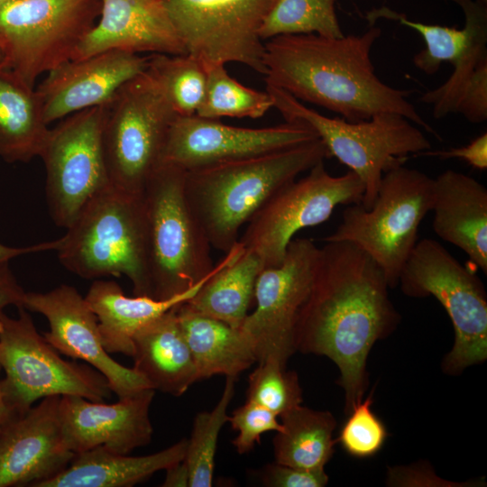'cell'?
<instances>
[{
    "label": "cell",
    "mask_w": 487,
    "mask_h": 487,
    "mask_svg": "<svg viewBox=\"0 0 487 487\" xmlns=\"http://www.w3.org/2000/svg\"><path fill=\"white\" fill-rule=\"evenodd\" d=\"M451 1L462 9L467 32L465 46L452 64L450 77L420 97L441 119L460 114L473 124L487 119V4L479 0Z\"/></svg>",
    "instance_id": "7402d4cb"
},
{
    "label": "cell",
    "mask_w": 487,
    "mask_h": 487,
    "mask_svg": "<svg viewBox=\"0 0 487 487\" xmlns=\"http://www.w3.org/2000/svg\"><path fill=\"white\" fill-rule=\"evenodd\" d=\"M246 400L255 402L278 417L303 402L296 372L273 360L258 363L248 379Z\"/></svg>",
    "instance_id": "d590c367"
},
{
    "label": "cell",
    "mask_w": 487,
    "mask_h": 487,
    "mask_svg": "<svg viewBox=\"0 0 487 487\" xmlns=\"http://www.w3.org/2000/svg\"><path fill=\"white\" fill-rule=\"evenodd\" d=\"M318 253L311 239H292L282 262L259 274L255 309L240 327L253 345L257 363L270 359L287 367L296 352L295 324L309 293Z\"/></svg>",
    "instance_id": "9a60e30c"
},
{
    "label": "cell",
    "mask_w": 487,
    "mask_h": 487,
    "mask_svg": "<svg viewBox=\"0 0 487 487\" xmlns=\"http://www.w3.org/2000/svg\"><path fill=\"white\" fill-rule=\"evenodd\" d=\"M317 139L308 127L285 122L262 127H238L218 119L175 116L164 142L161 162L185 171L266 154Z\"/></svg>",
    "instance_id": "2e32d148"
},
{
    "label": "cell",
    "mask_w": 487,
    "mask_h": 487,
    "mask_svg": "<svg viewBox=\"0 0 487 487\" xmlns=\"http://www.w3.org/2000/svg\"><path fill=\"white\" fill-rule=\"evenodd\" d=\"M56 252L60 263L81 278L124 275L134 296L151 297L142 194L108 185L84 206Z\"/></svg>",
    "instance_id": "277c9868"
},
{
    "label": "cell",
    "mask_w": 487,
    "mask_h": 487,
    "mask_svg": "<svg viewBox=\"0 0 487 487\" xmlns=\"http://www.w3.org/2000/svg\"><path fill=\"white\" fill-rule=\"evenodd\" d=\"M308 171L271 196L238 240L244 250L261 258L265 268L282 262L297 232L324 223L340 205L362 202L364 186L352 170L332 176L321 161Z\"/></svg>",
    "instance_id": "7c38bea8"
},
{
    "label": "cell",
    "mask_w": 487,
    "mask_h": 487,
    "mask_svg": "<svg viewBox=\"0 0 487 487\" xmlns=\"http://www.w3.org/2000/svg\"><path fill=\"white\" fill-rule=\"evenodd\" d=\"M381 35V30L372 26L359 35L310 33L270 39L264 41L266 84L350 122L395 113L440 138L408 100L413 90L392 87L375 73L371 51Z\"/></svg>",
    "instance_id": "7a4b0ae2"
},
{
    "label": "cell",
    "mask_w": 487,
    "mask_h": 487,
    "mask_svg": "<svg viewBox=\"0 0 487 487\" xmlns=\"http://www.w3.org/2000/svg\"><path fill=\"white\" fill-rule=\"evenodd\" d=\"M34 87L9 69L0 71V156L28 162L40 156L50 132Z\"/></svg>",
    "instance_id": "f1b7e54d"
},
{
    "label": "cell",
    "mask_w": 487,
    "mask_h": 487,
    "mask_svg": "<svg viewBox=\"0 0 487 487\" xmlns=\"http://www.w3.org/2000/svg\"><path fill=\"white\" fill-rule=\"evenodd\" d=\"M335 0H269L260 36L266 41L277 36L318 34L342 37Z\"/></svg>",
    "instance_id": "1f68e13d"
},
{
    "label": "cell",
    "mask_w": 487,
    "mask_h": 487,
    "mask_svg": "<svg viewBox=\"0 0 487 487\" xmlns=\"http://www.w3.org/2000/svg\"><path fill=\"white\" fill-rule=\"evenodd\" d=\"M1 372H2V369L0 366V428L5 418V401H4L2 388H1Z\"/></svg>",
    "instance_id": "bcb514c9"
},
{
    "label": "cell",
    "mask_w": 487,
    "mask_h": 487,
    "mask_svg": "<svg viewBox=\"0 0 487 487\" xmlns=\"http://www.w3.org/2000/svg\"><path fill=\"white\" fill-rule=\"evenodd\" d=\"M271 107L272 98L266 89L260 91L244 86L227 73L225 65L207 68L205 96L197 115L209 119L224 116L257 119Z\"/></svg>",
    "instance_id": "836d02e7"
},
{
    "label": "cell",
    "mask_w": 487,
    "mask_h": 487,
    "mask_svg": "<svg viewBox=\"0 0 487 487\" xmlns=\"http://www.w3.org/2000/svg\"><path fill=\"white\" fill-rule=\"evenodd\" d=\"M148 60L149 56L114 50L58 65L35 88L45 123L110 104L127 82L146 70Z\"/></svg>",
    "instance_id": "d6986e66"
},
{
    "label": "cell",
    "mask_w": 487,
    "mask_h": 487,
    "mask_svg": "<svg viewBox=\"0 0 487 487\" xmlns=\"http://www.w3.org/2000/svg\"><path fill=\"white\" fill-rule=\"evenodd\" d=\"M177 306L137 331L133 338L132 354L133 369L153 390L175 397L181 396L198 381L179 324Z\"/></svg>",
    "instance_id": "cb8c5ba5"
},
{
    "label": "cell",
    "mask_w": 487,
    "mask_h": 487,
    "mask_svg": "<svg viewBox=\"0 0 487 487\" xmlns=\"http://www.w3.org/2000/svg\"><path fill=\"white\" fill-rule=\"evenodd\" d=\"M114 50L187 54L164 0H100L97 21L70 60Z\"/></svg>",
    "instance_id": "44dd1931"
},
{
    "label": "cell",
    "mask_w": 487,
    "mask_h": 487,
    "mask_svg": "<svg viewBox=\"0 0 487 487\" xmlns=\"http://www.w3.org/2000/svg\"><path fill=\"white\" fill-rule=\"evenodd\" d=\"M176 311L198 381L214 375L237 377L256 362L253 345L240 327L196 312L186 301Z\"/></svg>",
    "instance_id": "4316f807"
},
{
    "label": "cell",
    "mask_w": 487,
    "mask_h": 487,
    "mask_svg": "<svg viewBox=\"0 0 487 487\" xmlns=\"http://www.w3.org/2000/svg\"><path fill=\"white\" fill-rule=\"evenodd\" d=\"M372 393L347 414L336 440L349 455L367 458L383 446L388 432L383 422L372 410Z\"/></svg>",
    "instance_id": "8d00e7d4"
},
{
    "label": "cell",
    "mask_w": 487,
    "mask_h": 487,
    "mask_svg": "<svg viewBox=\"0 0 487 487\" xmlns=\"http://www.w3.org/2000/svg\"><path fill=\"white\" fill-rule=\"evenodd\" d=\"M263 269L261 258L237 242L186 304L196 312L241 327L254 300L255 283Z\"/></svg>",
    "instance_id": "83f0119b"
},
{
    "label": "cell",
    "mask_w": 487,
    "mask_h": 487,
    "mask_svg": "<svg viewBox=\"0 0 487 487\" xmlns=\"http://www.w3.org/2000/svg\"><path fill=\"white\" fill-rule=\"evenodd\" d=\"M484 482H451L439 477L432 466L426 462H418L409 465L389 467L386 484L397 487H464L482 486Z\"/></svg>",
    "instance_id": "f35d334b"
},
{
    "label": "cell",
    "mask_w": 487,
    "mask_h": 487,
    "mask_svg": "<svg viewBox=\"0 0 487 487\" xmlns=\"http://www.w3.org/2000/svg\"><path fill=\"white\" fill-rule=\"evenodd\" d=\"M215 269L216 265L206 278L188 290L163 300L148 296L127 297L116 282L96 280L85 299L97 317L106 352L132 356L133 338L137 331L192 298Z\"/></svg>",
    "instance_id": "d4e9b609"
},
{
    "label": "cell",
    "mask_w": 487,
    "mask_h": 487,
    "mask_svg": "<svg viewBox=\"0 0 487 487\" xmlns=\"http://www.w3.org/2000/svg\"><path fill=\"white\" fill-rule=\"evenodd\" d=\"M419 154L436 157L440 160L461 159L475 169L483 170L487 168V133H484L463 147L448 150L426 151Z\"/></svg>",
    "instance_id": "60d3db41"
},
{
    "label": "cell",
    "mask_w": 487,
    "mask_h": 487,
    "mask_svg": "<svg viewBox=\"0 0 487 487\" xmlns=\"http://www.w3.org/2000/svg\"><path fill=\"white\" fill-rule=\"evenodd\" d=\"M378 18L398 21L400 24L418 32L423 38L426 48L413 57L415 67L431 76L436 74L443 62L453 64L463 51L467 39L466 30L456 27L427 24L411 21L404 14L387 6L373 9L367 14V20L373 24Z\"/></svg>",
    "instance_id": "e575fe53"
},
{
    "label": "cell",
    "mask_w": 487,
    "mask_h": 487,
    "mask_svg": "<svg viewBox=\"0 0 487 487\" xmlns=\"http://www.w3.org/2000/svg\"><path fill=\"white\" fill-rule=\"evenodd\" d=\"M327 157L317 138L186 171L185 196L211 246L226 253L238 242L241 227L271 196Z\"/></svg>",
    "instance_id": "3957f363"
},
{
    "label": "cell",
    "mask_w": 487,
    "mask_h": 487,
    "mask_svg": "<svg viewBox=\"0 0 487 487\" xmlns=\"http://www.w3.org/2000/svg\"><path fill=\"white\" fill-rule=\"evenodd\" d=\"M146 71L176 116L197 114L207 85L203 63L189 54L155 53L149 56Z\"/></svg>",
    "instance_id": "4dcf8cb0"
},
{
    "label": "cell",
    "mask_w": 487,
    "mask_h": 487,
    "mask_svg": "<svg viewBox=\"0 0 487 487\" xmlns=\"http://www.w3.org/2000/svg\"><path fill=\"white\" fill-rule=\"evenodd\" d=\"M13 1H15V0H0V6L4 5H6L10 2H13Z\"/></svg>",
    "instance_id": "7dc6e473"
},
{
    "label": "cell",
    "mask_w": 487,
    "mask_h": 487,
    "mask_svg": "<svg viewBox=\"0 0 487 487\" xmlns=\"http://www.w3.org/2000/svg\"><path fill=\"white\" fill-rule=\"evenodd\" d=\"M1 388L5 416L25 412L49 396L75 395L104 401L111 394L108 382L87 364L66 361L36 329L27 309L17 317L0 312Z\"/></svg>",
    "instance_id": "ba28073f"
},
{
    "label": "cell",
    "mask_w": 487,
    "mask_h": 487,
    "mask_svg": "<svg viewBox=\"0 0 487 487\" xmlns=\"http://www.w3.org/2000/svg\"><path fill=\"white\" fill-rule=\"evenodd\" d=\"M401 291L412 298L435 297L446 309L455 343L443 370L457 374L487 358V296L480 278L440 243L418 241L402 271Z\"/></svg>",
    "instance_id": "9c48e42d"
},
{
    "label": "cell",
    "mask_w": 487,
    "mask_h": 487,
    "mask_svg": "<svg viewBox=\"0 0 487 487\" xmlns=\"http://www.w3.org/2000/svg\"><path fill=\"white\" fill-rule=\"evenodd\" d=\"M280 418L282 427L272 440L275 462L305 470L325 469L336 443L333 414L299 405Z\"/></svg>",
    "instance_id": "f546056e"
},
{
    "label": "cell",
    "mask_w": 487,
    "mask_h": 487,
    "mask_svg": "<svg viewBox=\"0 0 487 487\" xmlns=\"http://www.w3.org/2000/svg\"><path fill=\"white\" fill-rule=\"evenodd\" d=\"M433 180L404 164L389 170L372 206H346L340 225L324 241L355 244L380 266L390 288L396 287L418 241L419 225L431 211Z\"/></svg>",
    "instance_id": "52a82bcc"
},
{
    "label": "cell",
    "mask_w": 487,
    "mask_h": 487,
    "mask_svg": "<svg viewBox=\"0 0 487 487\" xmlns=\"http://www.w3.org/2000/svg\"><path fill=\"white\" fill-rule=\"evenodd\" d=\"M433 230L464 251L487 273V188L471 176L446 170L433 180Z\"/></svg>",
    "instance_id": "603a6c76"
},
{
    "label": "cell",
    "mask_w": 487,
    "mask_h": 487,
    "mask_svg": "<svg viewBox=\"0 0 487 487\" xmlns=\"http://www.w3.org/2000/svg\"><path fill=\"white\" fill-rule=\"evenodd\" d=\"M24 294L9 264L0 268V312L8 306L22 307Z\"/></svg>",
    "instance_id": "b9f144b4"
},
{
    "label": "cell",
    "mask_w": 487,
    "mask_h": 487,
    "mask_svg": "<svg viewBox=\"0 0 487 487\" xmlns=\"http://www.w3.org/2000/svg\"><path fill=\"white\" fill-rule=\"evenodd\" d=\"M236 377L228 376L223 393L210 411L196 415L183 459L188 472V487H210L219 433L228 422L227 409L234 394Z\"/></svg>",
    "instance_id": "d6a6232c"
},
{
    "label": "cell",
    "mask_w": 487,
    "mask_h": 487,
    "mask_svg": "<svg viewBox=\"0 0 487 487\" xmlns=\"http://www.w3.org/2000/svg\"><path fill=\"white\" fill-rule=\"evenodd\" d=\"M60 396H49L25 412L5 416L0 428V487L31 486L64 471L75 454L60 418Z\"/></svg>",
    "instance_id": "ac0fdd59"
},
{
    "label": "cell",
    "mask_w": 487,
    "mask_h": 487,
    "mask_svg": "<svg viewBox=\"0 0 487 487\" xmlns=\"http://www.w3.org/2000/svg\"><path fill=\"white\" fill-rule=\"evenodd\" d=\"M22 307L47 319L50 329L42 335L53 348L98 371L119 399L152 389L133 367L122 365L106 352L97 317L76 288L61 284L47 292H25Z\"/></svg>",
    "instance_id": "e0dca14e"
},
{
    "label": "cell",
    "mask_w": 487,
    "mask_h": 487,
    "mask_svg": "<svg viewBox=\"0 0 487 487\" xmlns=\"http://www.w3.org/2000/svg\"><path fill=\"white\" fill-rule=\"evenodd\" d=\"M275 107L286 122L311 129L335 157L354 172L364 186L361 205L370 208L383 174L404 164L409 154L431 149L425 134L401 115L380 113L368 120L332 118L303 105L286 91L266 84Z\"/></svg>",
    "instance_id": "8992f818"
},
{
    "label": "cell",
    "mask_w": 487,
    "mask_h": 487,
    "mask_svg": "<svg viewBox=\"0 0 487 487\" xmlns=\"http://www.w3.org/2000/svg\"><path fill=\"white\" fill-rule=\"evenodd\" d=\"M228 422L238 432L232 443L240 455L250 452L264 433L278 432L282 427L275 413L249 400L232 412Z\"/></svg>",
    "instance_id": "74e56055"
},
{
    "label": "cell",
    "mask_w": 487,
    "mask_h": 487,
    "mask_svg": "<svg viewBox=\"0 0 487 487\" xmlns=\"http://www.w3.org/2000/svg\"><path fill=\"white\" fill-rule=\"evenodd\" d=\"M185 176L161 162L142 192L151 297L159 300L188 290L215 268L212 246L185 196Z\"/></svg>",
    "instance_id": "5b68a950"
},
{
    "label": "cell",
    "mask_w": 487,
    "mask_h": 487,
    "mask_svg": "<svg viewBox=\"0 0 487 487\" xmlns=\"http://www.w3.org/2000/svg\"><path fill=\"white\" fill-rule=\"evenodd\" d=\"M59 246V239L52 241V242H47V243H41L32 246L27 247H10L6 246L0 243V268H2L5 265L9 264V262L22 254H26L30 253H36V252H42V251H48V250H54Z\"/></svg>",
    "instance_id": "7bdbcfd3"
},
{
    "label": "cell",
    "mask_w": 487,
    "mask_h": 487,
    "mask_svg": "<svg viewBox=\"0 0 487 487\" xmlns=\"http://www.w3.org/2000/svg\"><path fill=\"white\" fill-rule=\"evenodd\" d=\"M4 69H8L7 56L5 47L0 41V71Z\"/></svg>",
    "instance_id": "f6af8a7d"
},
{
    "label": "cell",
    "mask_w": 487,
    "mask_h": 487,
    "mask_svg": "<svg viewBox=\"0 0 487 487\" xmlns=\"http://www.w3.org/2000/svg\"><path fill=\"white\" fill-rule=\"evenodd\" d=\"M479 1H481V2H482V3H486V4H487V0H479Z\"/></svg>",
    "instance_id": "c3c4849f"
},
{
    "label": "cell",
    "mask_w": 487,
    "mask_h": 487,
    "mask_svg": "<svg viewBox=\"0 0 487 487\" xmlns=\"http://www.w3.org/2000/svg\"><path fill=\"white\" fill-rule=\"evenodd\" d=\"M155 390L148 388L115 403L60 396V418L66 444L75 455L103 447L129 455L148 445L153 428L150 408Z\"/></svg>",
    "instance_id": "ffe728a7"
},
{
    "label": "cell",
    "mask_w": 487,
    "mask_h": 487,
    "mask_svg": "<svg viewBox=\"0 0 487 487\" xmlns=\"http://www.w3.org/2000/svg\"><path fill=\"white\" fill-rule=\"evenodd\" d=\"M100 0H15L0 6L8 69L34 87L71 59L99 15Z\"/></svg>",
    "instance_id": "8fae6325"
},
{
    "label": "cell",
    "mask_w": 487,
    "mask_h": 487,
    "mask_svg": "<svg viewBox=\"0 0 487 487\" xmlns=\"http://www.w3.org/2000/svg\"><path fill=\"white\" fill-rule=\"evenodd\" d=\"M165 479L162 482L164 487H188V472L184 463L181 461L177 463L166 470Z\"/></svg>",
    "instance_id": "ee69618b"
},
{
    "label": "cell",
    "mask_w": 487,
    "mask_h": 487,
    "mask_svg": "<svg viewBox=\"0 0 487 487\" xmlns=\"http://www.w3.org/2000/svg\"><path fill=\"white\" fill-rule=\"evenodd\" d=\"M325 243L296 320L294 346L335 363L347 415L367 389L372 345L397 327L400 315L382 270L365 252L348 242Z\"/></svg>",
    "instance_id": "6da1fadb"
},
{
    "label": "cell",
    "mask_w": 487,
    "mask_h": 487,
    "mask_svg": "<svg viewBox=\"0 0 487 487\" xmlns=\"http://www.w3.org/2000/svg\"><path fill=\"white\" fill-rule=\"evenodd\" d=\"M176 115L145 70L127 82L108 105L103 148L110 184L142 195L161 162Z\"/></svg>",
    "instance_id": "30bf717a"
},
{
    "label": "cell",
    "mask_w": 487,
    "mask_h": 487,
    "mask_svg": "<svg viewBox=\"0 0 487 487\" xmlns=\"http://www.w3.org/2000/svg\"><path fill=\"white\" fill-rule=\"evenodd\" d=\"M188 439L159 452L130 456L96 447L75 455L69 466L37 487H132L183 461Z\"/></svg>",
    "instance_id": "484cf974"
},
{
    "label": "cell",
    "mask_w": 487,
    "mask_h": 487,
    "mask_svg": "<svg viewBox=\"0 0 487 487\" xmlns=\"http://www.w3.org/2000/svg\"><path fill=\"white\" fill-rule=\"evenodd\" d=\"M108 105L61 119L50 129L40 154L46 170L51 216L66 229L84 206L110 185L103 148Z\"/></svg>",
    "instance_id": "4fadbf2b"
},
{
    "label": "cell",
    "mask_w": 487,
    "mask_h": 487,
    "mask_svg": "<svg viewBox=\"0 0 487 487\" xmlns=\"http://www.w3.org/2000/svg\"><path fill=\"white\" fill-rule=\"evenodd\" d=\"M325 469L305 470L278 463L268 464L263 472V483L269 487H324L328 482Z\"/></svg>",
    "instance_id": "ab89813d"
},
{
    "label": "cell",
    "mask_w": 487,
    "mask_h": 487,
    "mask_svg": "<svg viewBox=\"0 0 487 487\" xmlns=\"http://www.w3.org/2000/svg\"><path fill=\"white\" fill-rule=\"evenodd\" d=\"M269 0H164L189 54L206 68L241 63L264 75L260 27Z\"/></svg>",
    "instance_id": "5bb4252c"
}]
</instances>
